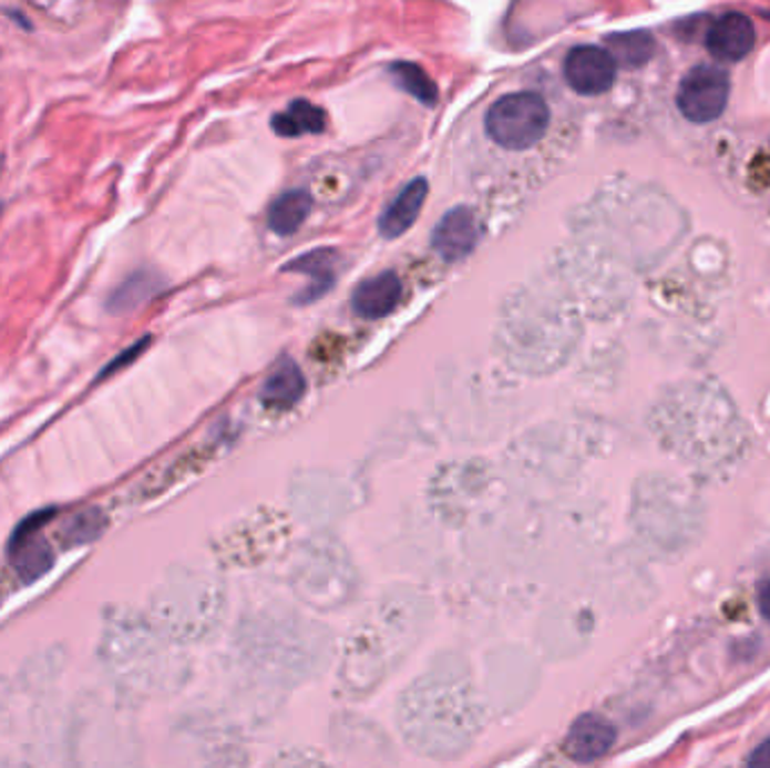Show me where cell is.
<instances>
[{"label": "cell", "mask_w": 770, "mask_h": 768, "mask_svg": "<svg viewBox=\"0 0 770 768\" xmlns=\"http://www.w3.org/2000/svg\"><path fill=\"white\" fill-rule=\"evenodd\" d=\"M478 217L469 205H458L440 219L433 231V248L444 262L464 259L478 244Z\"/></svg>", "instance_id": "cell-5"}, {"label": "cell", "mask_w": 770, "mask_h": 768, "mask_svg": "<svg viewBox=\"0 0 770 768\" xmlns=\"http://www.w3.org/2000/svg\"><path fill=\"white\" fill-rule=\"evenodd\" d=\"M550 126V109L538 93H507L489 106L484 115L486 135L510 152L538 145Z\"/></svg>", "instance_id": "cell-1"}, {"label": "cell", "mask_w": 770, "mask_h": 768, "mask_svg": "<svg viewBox=\"0 0 770 768\" xmlns=\"http://www.w3.org/2000/svg\"><path fill=\"white\" fill-rule=\"evenodd\" d=\"M327 124V115L320 106H314L307 100H296L287 111L273 115L270 126L283 137H300L307 133H322Z\"/></svg>", "instance_id": "cell-12"}, {"label": "cell", "mask_w": 770, "mask_h": 768, "mask_svg": "<svg viewBox=\"0 0 770 768\" xmlns=\"http://www.w3.org/2000/svg\"><path fill=\"white\" fill-rule=\"evenodd\" d=\"M0 213H3V207H0Z\"/></svg>", "instance_id": "cell-22"}, {"label": "cell", "mask_w": 770, "mask_h": 768, "mask_svg": "<svg viewBox=\"0 0 770 768\" xmlns=\"http://www.w3.org/2000/svg\"><path fill=\"white\" fill-rule=\"evenodd\" d=\"M617 63L606 48L577 45L564 61V75L568 86L586 98L602 95L615 84Z\"/></svg>", "instance_id": "cell-4"}, {"label": "cell", "mask_w": 770, "mask_h": 768, "mask_svg": "<svg viewBox=\"0 0 770 768\" xmlns=\"http://www.w3.org/2000/svg\"><path fill=\"white\" fill-rule=\"evenodd\" d=\"M147 345H150V338H143V340H137L133 347H129L126 352H122V355H120V357H117V359H115V361H113L109 368H104V370H102V379H104V377H111V375H113V372H117L122 366H129L133 359H137V355L143 352V349H145Z\"/></svg>", "instance_id": "cell-18"}, {"label": "cell", "mask_w": 770, "mask_h": 768, "mask_svg": "<svg viewBox=\"0 0 770 768\" xmlns=\"http://www.w3.org/2000/svg\"><path fill=\"white\" fill-rule=\"evenodd\" d=\"M606 50L610 52L615 63H619L624 68H640L651 59L656 43H654V37L649 32L636 30V32L610 34L606 39Z\"/></svg>", "instance_id": "cell-16"}, {"label": "cell", "mask_w": 770, "mask_h": 768, "mask_svg": "<svg viewBox=\"0 0 770 768\" xmlns=\"http://www.w3.org/2000/svg\"><path fill=\"white\" fill-rule=\"evenodd\" d=\"M305 390L307 381L300 366L294 359L285 357L264 381L259 399L270 410H289L302 399Z\"/></svg>", "instance_id": "cell-10"}, {"label": "cell", "mask_w": 770, "mask_h": 768, "mask_svg": "<svg viewBox=\"0 0 770 768\" xmlns=\"http://www.w3.org/2000/svg\"><path fill=\"white\" fill-rule=\"evenodd\" d=\"M54 508L30 514L19 523L10 539V562L23 584L41 580L54 566V552L50 543L41 536V530L54 519Z\"/></svg>", "instance_id": "cell-3"}, {"label": "cell", "mask_w": 770, "mask_h": 768, "mask_svg": "<svg viewBox=\"0 0 770 768\" xmlns=\"http://www.w3.org/2000/svg\"><path fill=\"white\" fill-rule=\"evenodd\" d=\"M748 766L752 768H770V739L759 744L754 752L748 757Z\"/></svg>", "instance_id": "cell-19"}, {"label": "cell", "mask_w": 770, "mask_h": 768, "mask_svg": "<svg viewBox=\"0 0 770 768\" xmlns=\"http://www.w3.org/2000/svg\"><path fill=\"white\" fill-rule=\"evenodd\" d=\"M615 737V726L608 719L582 715L566 737V752L579 764H591L613 748Z\"/></svg>", "instance_id": "cell-7"}, {"label": "cell", "mask_w": 770, "mask_h": 768, "mask_svg": "<svg viewBox=\"0 0 770 768\" xmlns=\"http://www.w3.org/2000/svg\"><path fill=\"white\" fill-rule=\"evenodd\" d=\"M390 78L401 91H405L419 104H424L429 109L438 104L440 100L438 84L431 80V75L422 65H417L412 61H394L390 63Z\"/></svg>", "instance_id": "cell-14"}, {"label": "cell", "mask_w": 770, "mask_h": 768, "mask_svg": "<svg viewBox=\"0 0 770 768\" xmlns=\"http://www.w3.org/2000/svg\"><path fill=\"white\" fill-rule=\"evenodd\" d=\"M730 100V78L715 65H696L682 78L676 95L680 113L696 124H706L726 111Z\"/></svg>", "instance_id": "cell-2"}, {"label": "cell", "mask_w": 770, "mask_h": 768, "mask_svg": "<svg viewBox=\"0 0 770 768\" xmlns=\"http://www.w3.org/2000/svg\"><path fill=\"white\" fill-rule=\"evenodd\" d=\"M161 289V277L150 270H135L129 275L124 283L111 294L109 298V309L113 314H124L143 303H147L152 296H156Z\"/></svg>", "instance_id": "cell-15"}, {"label": "cell", "mask_w": 770, "mask_h": 768, "mask_svg": "<svg viewBox=\"0 0 770 768\" xmlns=\"http://www.w3.org/2000/svg\"><path fill=\"white\" fill-rule=\"evenodd\" d=\"M314 207V198L307 190H289L279 194L268 207V228L279 237H289L302 228Z\"/></svg>", "instance_id": "cell-11"}, {"label": "cell", "mask_w": 770, "mask_h": 768, "mask_svg": "<svg viewBox=\"0 0 770 768\" xmlns=\"http://www.w3.org/2000/svg\"><path fill=\"white\" fill-rule=\"evenodd\" d=\"M333 264H336V253L329 248H320L294 259L287 266V270H298L314 277V285L298 298V303H316L320 296H325L333 287Z\"/></svg>", "instance_id": "cell-13"}, {"label": "cell", "mask_w": 770, "mask_h": 768, "mask_svg": "<svg viewBox=\"0 0 770 768\" xmlns=\"http://www.w3.org/2000/svg\"><path fill=\"white\" fill-rule=\"evenodd\" d=\"M401 291L403 287L399 275L386 270L370 279H363L352 296V307L361 318L377 320L394 311L401 300Z\"/></svg>", "instance_id": "cell-9"}, {"label": "cell", "mask_w": 770, "mask_h": 768, "mask_svg": "<svg viewBox=\"0 0 770 768\" xmlns=\"http://www.w3.org/2000/svg\"><path fill=\"white\" fill-rule=\"evenodd\" d=\"M104 528H106V516L97 508H91L86 512L75 514L73 519L65 523V528H63V543L65 545L91 543V541H95L102 534Z\"/></svg>", "instance_id": "cell-17"}, {"label": "cell", "mask_w": 770, "mask_h": 768, "mask_svg": "<svg viewBox=\"0 0 770 768\" xmlns=\"http://www.w3.org/2000/svg\"><path fill=\"white\" fill-rule=\"evenodd\" d=\"M0 172H3V158H0Z\"/></svg>", "instance_id": "cell-21"}, {"label": "cell", "mask_w": 770, "mask_h": 768, "mask_svg": "<svg viewBox=\"0 0 770 768\" xmlns=\"http://www.w3.org/2000/svg\"><path fill=\"white\" fill-rule=\"evenodd\" d=\"M429 196V181L427 178H412L397 196L394 201L383 209L379 219V233L386 239H397L403 233H408Z\"/></svg>", "instance_id": "cell-8"}, {"label": "cell", "mask_w": 770, "mask_h": 768, "mask_svg": "<svg viewBox=\"0 0 770 768\" xmlns=\"http://www.w3.org/2000/svg\"><path fill=\"white\" fill-rule=\"evenodd\" d=\"M759 611L770 622V580L759 586Z\"/></svg>", "instance_id": "cell-20"}, {"label": "cell", "mask_w": 770, "mask_h": 768, "mask_svg": "<svg viewBox=\"0 0 770 768\" xmlns=\"http://www.w3.org/2000/svg\"><path fill=\"white\" fill-rule=\"evenodd\" d=\"M757 43L754 25L743 14H726L721 17L706 37L708 50L721 61H741L752 52Z\"/></svg>", "instance_id": "cell-6"}]
</instances>
